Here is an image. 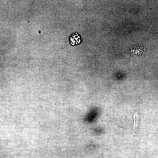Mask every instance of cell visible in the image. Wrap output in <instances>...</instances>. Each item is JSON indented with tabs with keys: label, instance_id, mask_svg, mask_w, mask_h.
<instances>
[{
	"label": "cell",
	"instance_id": "cell-1",
	"mask_svg": "<svg viewBox=\"0 0 158 158\" xmlns=\"http://www.w3.org/2000/svg\"><path fill=\"white\" fill-rule=\"evenodd\" d=\"M145 51L144 48L142 46H134L129 49L128 53L130 56L136 58L142 56Z\"/></svg>",
	"mask_w": 158,
	"mask_h": 158
},
{
	"label": "cell",
	"instance_id": "cell-2",
	"mask_svg": "<svg viewBox=\"0 0 158 158\" xmlns=\"http://www.w3.org/2000/svg\"><path fill=\"white\" fill-rule=\"evenodd\" d=\"M98 114L97 109L96 107L91 109L85 117L84 121L88 123H91L95 121Z\"/></svg>",
	"mask_w": 158,
	"mask_h": 158
},
{
	"label": "cell",
	"instance_id": "cell-3",
	"mask_svg": "<svg viewBox=\"0 0 158 158\" xmlns=\"http://www.w3.org/2000/svg\"><path fill=\"white\" fill-rule=\"evenodd\" d=\"M70 38L71 43L73 45L77 44L79 43L81 41L80 37L76 33L71 35Z\"/></svg>",
	"mask_w": 158,
	"mask_h": 158
},
{
	"label": "cell",
	"instance_id": "cell-4",
	"mask_svg": "<svg viewBox=\"0 0 158 158\" xmlns=\"http://www.w3.org/2000/svg\"><path fill=\"white\" fill-rule=\"evenodd\" d=\"M135 116H134V121L133 125V128L135 131L136 130L139 124L138 116H137L136 114H135Z\"/></svg>",
	"mask_w": 158,
	"mask_h": 158
}]
</instances>
